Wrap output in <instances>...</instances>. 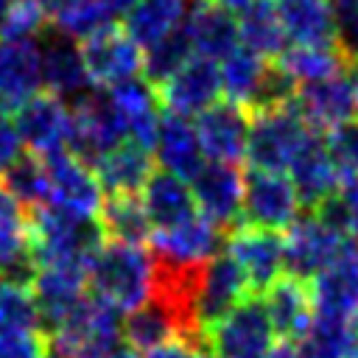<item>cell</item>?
<instances>
[{
    "label": "cell",
    "instance_id": "49",
    "mask_svg": "<svg viewBox=\"0 0 358 358\" xmlns=\"http://www.w3.org/2000/svg\"><path fill=\"white\" fill-rule=\"evenodd\" d=\"M109 17H126L134 6H137V0H95Z\"/></svg>",
    "mask_w": 358,
    "mask_h": 358
},
{
    "label": "cell",
    "instance_id": "42",
    "mask_svg": "<svg viewBox=\"0 0 358 358\" xmlns=\"http://www.w3.org/2000/svg\"><path fill=\"white\" fill-rule=\"evenodd\" d=\"M324 148H327L341 182L358 179V117L330 129L324 137Z\"/></svg>",
    "mask_w": 358,
    "mask_h": 358
},
{
    "label": "cell",
    "instance_id": "12",
    "mask_svg": "<svg viewBox=\"0 0 358 358\" xmlns=\"http://www.w3.org/2000/svg\"><path fill=\"white\" fill-rule=\"evenodd\" d=\"M227 255L241 266L255 294L266 291L285 268L282 235L274 229H260V227L241 224V221L227 235Z\"/></svg>",
    "mask_w": 358,
    "mask_h": 358
},
{
    "label": "cell",
    "instance_id": "22",
    "mask_svg": "<svg viewBox=\"0 0 358 358\" xmlns=\"http://www.w3.org/2000/svg\"><path fill=\"white\" fill-rule=\"evenodd\" d=\"M31 257V218L25 207L0 185V277L31 282L34 280Z\"/></svg>",
    "mask_w": 358,
    "mask_h": 358
},
{
    "label": "cell",
    "instance_id": "27",
    "mask_svg": "<svg viewBox=\"0 0 358 358\" xmlns=\"http://www.w3.org/2000/svg\"><path fill=\"white\" fill-rule=\"evenodd\" d=\"M92 171L109 196H137L154 173V159L148 148L123 140L112 151H106L92 165Z\"/></svg>",
    "mask_w": 358,
    "mask_h": 358
},
{
    "label": "cell",
    "instance_id": "9",
    "mask_svg": "<svg viewBox=\"0 0 358 358\" xmlns=\"http://www.w3.org/2000/svg\"><path fill=\"white\" fill-rule=\"evenodd\" d=\"M14 126L36 157H48L56 151H67L70 145V131H73V112L70 103L53 92H36L28 98L17 112H14Z\"/></svg>",
    "mask_w": 358,
    "mask_h": 358
},
{
    "label": "cell",
    "instance_id": "35",
    "mask_svg": "<svg viewBox=\"0 0 358 358\" xmlns=\"http://www.w3.org/2000/svg\"><path fill=\"white\" fill-rule=\"evenodd\" d=\"M277 64L299 87V84H313V81L344 73L350 59L341 53L338 45H291L282 50Z\"/></svg>",
    "mask_w": 358,
    "mask_h": 358
},
{
    "label": "cell",
    "instance_id": "29",
    "mask_svg": "<svg viewBox=\"0 0 358 358\" xmlns=\"http://www.w3.org/2000/svg\"><path fill=\"white\" fill-rule=\"evenodd\" d=\"M288 173H291L288 179H291L299 201L313 207V210L324 199H330L341 185V176H338V171H336V165L324 148V140H319V137H313L299 151V157L291 162Z\"/></svg>",
    "mask_w": 358,
    "mask_h": 358
},
{
    "label": "cell",
    "instance_id": "7",
    "mask_svg": "<svg viewBox=\"0 0 358 358\" xmlns=\"http://www.w3.org/2000/svg\"><path fill=\"white\" fill-rule=\"evenodd\" d=\"M81 59L90 81L106 90L143 73V48L126 34V28H117L115 22L81 42Z\"/></svg>",
    "mask_w": 358,
    "mask_h": 358
},
{
    "label": "cell",
    "instance_id": "39",
    "mask_svg": "<svg viewBox=\"0 0 358 358\" xmlns=\"http://www.w3.org/2000/svg\"><path fill=\"white\" fill-rule=\"evenodd\" d=\"M190 56H193V45H190L185 28L173 31L171 36H165V39H159L151 48L143 50V73H145V81L154 90L162 87Z\"/></svg>",
    "mask_w": 358,
    "mask_h": 358
},
{
    "label": "cell",
    "instance_id": "19",
    "mask_svg": "<svg viewBox=\"0 0 358 358\" xmlns=\"http://www.w3.org/2000/svg\"><path fill=\"white\" fill-rule=\"evenodd\" d=\"M196 134L201 151L213 162H229L246 157V137H249V117L246 109L232 101H218L204 109L196 120Z\"/></svg>",
    "mask_w": 358,
    "mask_h": 358
},
{
    "label": "cell",
    "instance_id": "48",
    "mask_svg": "<svg viewBox=\"0 0 358 358\" xmlns=\"http://www.w3.org/2000/svg\"><path fill=\"white\" fill-rule=\"evenodd\" d=\"M268 358H310V352H308L305 341H285L282 338L280 344L271 347Z\"/></svg>",
    "mask_w": 358,
    "mask_h": 358
},
{
    "label": "cell",
    "instance_id": "15",
    "mask_svg": "<svg viewBox=\"0 0 358 358\" xmlns=\"http://www.w3.org/2000/svg\"><path fill=\"white\" fill-rule=\"evenodd\" d=\"M187 185L204 218H210L221 229L238 224L243 204V176L235 165L210 159L190 176Z\"/></svg>",
    "mask_w": 358,
    "mask_h": 358
},
{
    "label": "cell",
    "instance_id": "14",
    "mask_svg": "<svg viewBox=\"0 0 358 358\" xmlns=\"http://www.w3.org/2000/svg\"><path fill=\"white\" fill-rule=\"evenodd\" d=\"M31 291L39 308V322H42V333L50 338L64 322L67 316L81 305V299L87 296V268H76V266H42L34 271L31 280Z\"/></svg>",
    "mask_w": 358,
    "mask_h": 358
},
{
    "label": "cell",
    "instance_id": "36",
    "mask_svg": "<svg viewBox=\"0 0 358 358\" xmlns=\"http://www.w3.org/2000/svg\"><path fill=\"white\" fill-rule=\"evenodd\" d=\"M98 221L103 227V235H109L112 241L134 243V246H143V241H151V232H154L140 196H109V199H103Z\"/></svg>",
    "mask_w": 358,
    "mask_h": 358
},
{
    "label": "cell",
    "instance_id": "10",
    "mask_svg": "<svg viewBox=\"0 0 358 358\" xmlns=\"http://www.w3.org/2000/svg\"><path fill=\"white\" fill-rule=\"evenodd\" d=\"M316 316L347 319L358 316V241L344 238L336 257L310 280Z\"/></svg>",
    "mask_w": 358,
    "mask_h": 358
},
{
    "label": "cell",
    "instance_id": "24",
    "mask_svg": "<svg viewBox=\"0 0 358 358\" xmlns=\"http://www.w3.org/2000/svg\"><path fill=\"white\" fill-rule=\"evenodd\" d=\"M182 28L193 45V53L215 62L229 56L241 42L235 17L227 8H221L215 0H190Z\"/></svg>",
    "mask_w": 358,
    "mask_h": 358
},
{
    "label": "cell",
    "instance_id": "45",
    "mask_svg": "<svg viewBox=\"0 0 358 358\" xmlns=\"http://www.w3.org/2000/svg\"><path fill=\"white\" fill-rule=\"evenodd\" d=\"M48 350L45 333H0V358H45Z\"/></svg>",
    "mask_w": 358,
    "mask_h": 358
},
{
    "label": "cell",
    "instance_id": "16",
    "mask_svg": "<svg viewBox=\"0 0 358 358\" xmlns=\"http://www.w3.org/2000/svg\"><path fill=\"white\" fill-rule=\"evenodd\" d=\"M39 53H42V84L48 92L64 98V101H78L92 90V81L87 76L81 48L76 39L53 31L39 34Z\"/></svg>",
    "mask_w": 358,
    "mask_h": 358
},
{
    "label": "cell",
    "instance_id": "6",
    "mask_svg": "<svg viewBox=\"0 0 358 358\" xmlns=\"http://www.w3.org/2000/svg\"><path fill=\"white\" fill-rule=\"evenodd\" d=\"M70 112H73V131H70L67 151L76 154L78 159H84L90 168L106 151H112L117 143L126 140L123 126H120L106 92L90 90L87 95H81L78 101L70 103Z\"/></svg>",
    "mask_w": 358,
    "mask_h": 358
},
{
    "label": "cell",
    "instance_id": "20",
    "mask_svg": "<svg viewBox=\"0 0 358 358\" xmlns=\"http://www.w3.org/2000/svg\"><path fill=\"white\" fill-rule=\"evenodd\" d=\"M221 227H215L201 213L190 221L171 227V229H154L151 232V255L168 263L179 266H201L210 263L218 255L221 246Z\"/></svg>",
    "mask_w": 358,
    "mask_h": 358
},
{
    "label": "cell",
    "instance_id": "55",
    "mask_svg": "<svg viewBox=\"0 0 358 358\" xmlns=\"http://www.w3.org/2000/svg\"><path fill=\"white\" fill-rule=\"evenodd\" d=\"M204 358H210V355H204Z\"/></svg>",
    "mask_w": 358,
    "mask_h": 358
},
{
    "label": "cell",
    "instance_id": "46",
    "mask_svg": "<svg viewBox=\"0 0 358 358\" xmlns=\"http://www.w3.org/2000/svg\"><path fill=\"white\" fill-rule=\"evenodd\" d=\"M20 148H22V140L17 134L14 120L6 112H0V176L14 165V159L20 157Z\"/></svg>",
    "mask_w": 358,
    "mask_h": 358
},
{
    "label": "cell",
    "instance_id": "1",
    "mask_svg": "<svg viewBox=\"0 0 358 358\" xmlns=\"http://www.w3.org/2000/svg\"><path fill=\"white\" fill-rule=\"evenodd\" d=\"M31 218V257L34 266H76L87 268L92 255L103 246V227L98 218L73 215L53 204H42Z\"/></svg>",
    "mask_w": 358,
    "mask_h": 358
},
{
    "label": "cell",
    "instance_id": "52",
    "mask_svg": "<svg viewBox=\"0 0 358 358\" xmlns=\"http://www.w3.org/2000/svg\"><path fill=\"white\" fill-rule=\"evenodd\" d=\"M215 3H218L221 8H227L229 14H243L255 0H215Z\"/></svg>",
    "mask_w": 358,
    "mask_h": 358
},
{
    "label": "cell",
    "instance_id": "18",
    "mask_svg": "<svg viewBox=\"0 0 358 358\" xmlns=\"http://www.w3.org/2000/svg\"><path fill=\"white\" fill-rule=\"evenodd\" d=\"M249 294H255V291L249 288V280L241 271V266L229 255H215L204 266L201 285H199V299H196V313H199L201 330L207 333L221 316H227Z\"/></svg>",
    "mask_w": 358,
    "mask_h": 358
},
{
    "label": "cell",
    "instance_id": "11",
    "mask_svg": "<svg viewBox=\"0 0 358 358\" xmlns=\"http://www.w3.org/2000/svg\"><path fill=\"white\" fill-rule=\"evenodd\" d=\"M221 95V67L215 59L193 53L162 87H157V98L165 112L193 117L218 103Z\"/></svg>",
    "mask_w": 358,
    "mask_h": 358
},
{
    "label": "cell",
    "instance_id": "26",
    "mask_svg": "<svg viewBox=\"0 0 358 358\" xmlns=\"http://www.w3.org/2000/svg\"><path fill=\"white\" fill-rule=\"evenodd\" d=\"M140 201H143L145 215L154 229H171V227L190 221L193 215H199L190 185L165 168L162 171L154 168V173L148 176V182L140 190Z\"/></svg>",
    "mask_w": 358,
    "mask_h": 358
},
{
    "label": "cell",
    "instance_id": "50",
    "mask_svg": "<svg viewBox=\"0 0 358 358\" xmlns=\"http://www.w3.org/2000/svg\"><path fill=\"white\" fill-rule=\"evenodd\" d=\"M84 358H140L126 341L117 344V347H109V350H101V352H92V355H84Z\"/></svg>",
    "mask_w": 358,
    "mask_h": 358
},
{
    "label": "cell",
    "instance_id": "30",
    "mask_svg": "<svg viewBox=\"0 0 358 358\" xmlns=\"http://www.w3.org/2000/svg\"><path fill=\"white\" fill-rule=\"evenodd\" d=\"M285 36L294 45H336V22L327 0H274Z\"/></svg>",
    "mask_w": 358,
    "mask_h": 358
},
{
    "label": "cell",
    "instance_id": "54",
    "mask_svg": "<svg viewBox=\"0 0 358 358\" xmlns=\"http://www.w3.org/2000/svg\"><path fill=\"white\" fill-rule=\"evenodd\" d=\"M45 358H62V355H56L53 350H48V355H45Z\"/></svg>",
    "mask_w": 358,
    "mask_h": 358
},
{
    "label": "cell",
    "instance_id": "44",
    "mask_svg": "<svg viewBox=\"0 0 358 358\" xmlns=\"http://www.w3.org/2000/svg\"><path fill=\"white\" fill-rule=\"evenodd\" d=\"M330 8L336 22V45L350 62H355L358 59V0H333Z\"/></svg>",
    "mask_w": 358,
    "mask_h": 358
},
{
    "label": "cell",
    "instance_id": "4",
    "mask_svg": "<svg viewBox=\"0 0 358 358\" xmlns=\"http://www.w3.org/2000/svg\"><path fill=\"white\" fill-rule=\"evenodd\" d=\"M271 347L274 327L263 296L257 294H249L204 333V350L210 358H268Z\"/></svg>",
    "mask_w": 358,
    "mask_h": 358
},
{
    "label": "cell",
    "instance_id": "53",
    "mask_svg": "<svg viewBox=\"0 0 358 358\" xmlns=\"http://www.w3.org/2000/svg\"><path fill=\"white\" fill-rule=\"evenodd\" d=\"M11 6H14V0H0V31H3L6 20H8V11H11Z\"/></svg>",
    "mask_w": 358,
    "mask_h": 358
},
{
    "label": "cell",
    "instance_id": "31",
    "mask_svg": "<svg viewBox=\"0 0 358 358\" xmlns=\"http://www.w3.org/2000/svg\"><path fill=\"white\" fill-rule=\"evenodd\" d=\"M238 36H241V48L257 53L266 62H277L285 50V28L277 11L274 0H255L238 20Z\"/></svg>",
    "mask_w": 358,
    "mask_h": 358
},
{
    "label": "cell",
    "instance_id": "5",
    "mask_svg": "<svg viewBox=\"0 0 358 358\" xmlns=\"http://www.w3.org/2000/svg\"><path fill=\"white\" fill-rule=\"evenodd\" d=\"M299 196L285 173L252 168L243 176V204L241 224H252L260 229H288L299 218Z\"/></svg>",
    "mask_w": 358,
    "mask_h": 358
},
{
    "label": "cell",
    "instance_id": "8",
    "mask_svg": "<svg viewBox=\"0 0 358 358\" xmlns=\"http://www.w3.org/2000/svg\"><path fill=\"white\" fill-rule=\"evenodd\" d=\"M45 171H48V185H50V199L48 204L67 210L73 215L84 218H98L103 207V187L95 176V171L78 159L70 151H56L42 157Z\"/></svg>",
    "mask_w": 358,
    "mask_h": 358
},
{
    "label": "cell",
    "instance_id": "41",
    "mask_svg": "<svg viewBox=\"0 0 358 358\" xmlns=\"http://www.w3.org/2000/svg\"><path fill=\"white\" fill-rule=\"evenodd\" d=\"M53 22H56L53 28H56L59 34L84 42V39H90L92 34H98L101 28H106V25L112 22V17H109L95 0H78V3H73L64 14H59Z\"/></svg>",
    "mask_w": 358,
    "mask_h": 358
},
{
    "label": "cell",
    "instance_id": "40",
    "mask_svg": "<svg viewBox=\"0 0 358 358\" xmlns=\"http://www.w3.org/2000/svg\"><path fill=\"white\" fill-rule=\"evenodd\" d=\"M313 215H319L341 238L358 241V179L341 182L338 190L313 210Z\"/></svg>",
    "mask_w": 358,
    "mask_h": 358
},
{
    "label": "cell",
    "instance_id": "3",
    "mask_svg": "<svg viewBox=\"0 0 358 358\" xmlns=\"http://www.w3.org/2000/svg\"><path fill=\"white\" fill-rule=\"evenodd\" d=\"M316 137L308 120L294 103L277 109H260L249 117L246 159L260 171H288L299 151Z\"/></svg>",
    "mask_w": 358,
    "mask_h": 358
},
{
    "label": "cell",
    "instance_id": "21",
    "mask_svg": "<svg viewBox=\"0 0 358 358\" xmlns=\"http://www.w3.org/2000/svg\"><path fill=\"white\" fill-rule=\"evenodd\" d=\"M294 106L299 115L308 120L313 131H330L347 120L355 117V95L347 73L313 81V84H299Z\"/></svg>",
    "mask_w": 358,
    "mask_h": 358
},
{
    "label": "cell",
    "instance_id": "51",
    "mask_svg": "<svg viewBox=\"0 0 358 358\" xmlns=\"http://www.w3.org/2000/svg\"><path fill=\"white\" fill-rule=\"evenodd\" d=\"M73 3H78V0H39V6H42V11H45V17H50V20H56L59 14H64Z\"/></svg>",
    "mask_w": 358,
    "mask_h": 358
},
{
    "label": "cell",
    "instance_id": "47",
    "mask_svg": "<svg viewBox=\"0 0 358 358\" xmlns=\"http://www.w3.org/2000/svg\"><path fill=\"white\" fill-rule=\"evenodd\" d=\"M204 355H207V352L199 350L196 344H187V341H182V338H173V341H165V344L148 350L145 358H204Z\"/></svg>",
    "mask_w": 358,
    "mask_h": 358
},
{
    "label": "cell",
    "instance_id": "28",
    "mask_svg": "<svg viewBox=\"0 0 358 358\" xmlns=\"http://www.w3.org/2000/svg\"><path fill=\"white\" fill-rule=\"evenodd\" d=\"M154 151H157V159L162 162V168L176 173L179 179H190L204 165L201 162L204 151H201L196 126L187 117L173 115V112L159 115Z\"/></svg>",
    "mask_w": 358,
    "mask_h": 358
},
{
    "label": "cell",
    "instance_id": "17",
    "mask_svg": "<svg viewBox=\"0 0 358 358\" xmlns=\"http://www.w3.org/2000/svg\"><path fill=\"white\" fill-rule=\"evenodd\" d=\"M42 87L39 39H0V112H17Z\"/></svg>",
    "mask_w": 358,
    "mask_h": 358
},
{
    "label": "cell",
    "instance_id": "33",
    "mask_svg": "<svg viewBox=\"0 0 358 358\" xmlns=\"http://www.w3.org/2000/svg\"><path fill=\"white\" fill-rule=\"evenodd\" d=\"M268 64L271 62L260 59L257 53H252L246 48H235L229 56H224L218 67H221V92L227 95V101L255 112Z\"/></svg>",
    "mask_w": 358,
    "mask_h": 358
},
{
    "label": "cell",
    "instance_id": "25",
    "mask_svg": "<svg viewBox=\"0 0 358 358\" xmlns=\"http://www.w3.org/2000/svg\"><path fill=\"white\" fill-rule=\"evenodd\" d=\"M263 305H266L274 333H280L285 341L305 338V333L313 322V299H310V285L305 280L277 277L266 288Z\"/></svg>",
    "mask_w": 358,
    "mask_h": 358
},
{
    "label": "cell",
    "instance_id": "23",
    "mask_svg": "<svg viewBox=\"0 0 358 358\" xmlns=\"http://www.w3.org/2000/svg\"><path fill=\"white\" fill-rule=\"evenodd\" d=\"M106 95H109L112 109H115V115L123 126L126 140L151 151L154 140H157V126H159L157 90L143 78H131V81H123V84L112 87Z\"/></svg>",
    "mask_w": 358,
    "mask_h": 358
},
{
    "label": "cell",
    "instance_id": "57",
    "mask_svg": "<svg viewBox=\"0 0 358 358\" xmlns=\"http://www.w3.org/2000/svg\"><path fill=\"white\" fill-rule=\"evenodd\" d=\"M355 327H358V324H355Z\"/></svg>",
    "mask_w": 358,
    "mask_h": 358
},
{
    "label": "cell",
    "instance_id": "2",
    "mask_svg": "<svg viewBox=\"0 0 358 358\" xmlns=\"http://www.w3.org/2000/svg\"><path fill=\"white\" fill-rule=\"evenodd\" d=\"M87 288L117 310L140 308L151 296V255L134 243L103 241L87 266Z\"/></svg>",
    "mask_w": 358,
    "mask_h": 358
},
{
    "label": "cell",
    "instance_id": "43",
    "mask_svg": "<svg viewBox=\"0 0 358 358\" xmlns=\"http://www.w3.org/2000/svg\"><path fill=\"white\" fill-rule=\"evenodd\" d=\"M45 20L39 0H14L0 39H36L45 31Z\"/></svg>",
    "mask_w": 358,
    "mask_h": 358
},
{
    "label": "cell",
    "instance_id": "56",
    "mask_svg": "<svg viewBox=\"0 0 358 358\" xmlns=\"http://www.w3.org/2000/svg\"><path fill=\"white\" fill-rule=\"evenodd\" d=\"M327 3H333V0H327Z\"/></svg>",
    "mask_w": 358,
    "mask_h": 358
},
{
    "label": "cell",
    "instance_id": "38",
    "mask_svg": "<svg viewBox=\"0 0 358 358\" xmlns=\"http://www.w3.org/2000/svg\"><path fill=\"white\" fill-rule=\"evenodd\" d=\"M0 333H42L31 282L0 277Z\"/></svg>",
    "mask_w": 358,
    "mask_h": 358
},
{
    "label": "cell",
    "instance_id": "13",
    "mask_svg": "<svg viewBox=\"0 0 358 358\" xmlns=\"http://www.w3.org/2000/svg\"><path fill=\"white\" fill-rule=\"evenodd\" d=\"M341 235L333 232L319 215H302L296 218L285 235H282V260L288 277L296 280H313L338 252Z\"/></svg>",
    "mask_w": 358,
    "mask_h": 358
},
{
    "label": "cell",
    "instance_id": "32",
    "mask_svg": "<svg viewBox=\"0 0 358 358\" xmlns=\"http://www.w3.org/2000/svg\"><path fill=\"white\" fill-rule=\"evenodd\" d=\"M190 0H137L126 14V34L145 50L182 28Z\"/></svg>",
    "mask_w": 358,
    "mask_h": 358
},
{
    "label": "cell",
    "instance_id": "37",
    "mask_svg": "<svg viewBox=\"0 0 358 358\" xmlns=\"http://www.w3.org/2000/svg\"><path fill=\"white\" fill-rule=\"evenodd\" d=\"M3 187L28 210H36L48 204L50 199V185H48V171L42 157L36 154H20L14 165L3 173Z\"/></svg>",
    "mask_w": 358,
    "mask_h": 358
},
{
    "label": "cell",
    "instance_id": "34",
    "mask_svg": "<svg viewBox=\"0 0 358 358\" xmlns=\"http://www.w3.org/2000/svg\"><path fill=\"white\" fill-rule=\"evenodd\" d=\"M179 338V322L171 313V308L154 296H148L140 308L129 310L123 319V341L137 352V350H154L165 341Z\"/></svg>",
    "mask_w": 358,
    "mask_h": 358
}]
</instances>
